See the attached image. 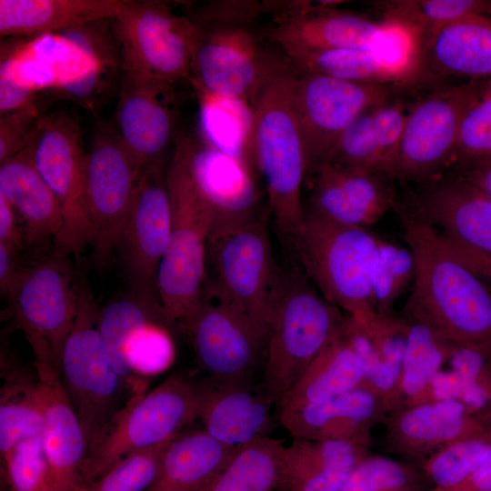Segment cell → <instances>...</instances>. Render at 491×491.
Returning a JSON list of instances; mask_svg holds the SVG:
<instances>
[{
	"instance_id": "29",
	"label": "cell",
	"mask_w": 491,
	"mask_h": 491,
	"mask_svg": "<svg viewBox=\"0 0 491 491\" xmlns=\"http://www.w3.org/2000/svg\"><path fill=\"white\" fill-rule=\"evenodd\" d=\"M420 63L425 74L491 78V18L470 15L422 36Z\"/></svg>"
},
{
	"instance_id": "4",
	"label": "cell",
	"mask_w": 491,
	"mask_h": 491,
	"mask_svg": "<svg viewBox=\"0 0 491 491\" xmlns=\"http://www.w3.org/2000/svg\"><path fill=\"white\" fill-rule=\"evenodd\" d=\"M382 238L368 228L305 215L294 238L299 266L317 291L362 326L376 316L373 272Z\"/></svg>"
},
{
	"instance_id": "55",
	"label": "cell",
	"mask_w": 491,
	"mask_h": 491,
	"mask_svg": "<svg viewBox=\"0 0 491 491\" xmlns=\"http://www.w3.org/2000/svg\"><path fill=\"white\" fill-rule=\"evenodd\" d=\"M427 491H491V451L480 466L462 484L448 489Z\"/></svg>"
},
{
	"instance_id": "14",
	"label": "cell",
	"mask_w": 491,
	"mask_h": 491,
	"mask_svg": "<svg viewBox=\"0 0 491 491\" xmlns=\"http://www.w3.org/2000/svg\"><path fill=\"white\" fill-rule=\"evenodd\" d=\"M486 81L439 86L414 102L394 161L392 180L431 182L452 165L462 120Z\"/></svg>"
},
{
	"instance_id": "22",
	"label": "cell",
	"mask_w": 491,
	"mask_h": 491,
	"mask_svg": "<svg viewBox=\"0 0 491 491\" xmlns=\"http://www.w3.org/2000/svg\"><path fill=\"white\" fill-rule=\"evenodd\" d=\"M388 176L321 163L307 175L305 215L368 228L399 203Z\"/></svg>"
},
{
	"instance_id": "28",
	"label": "cell",
	"mask_w": 491,
	"mask_h": 491,
	"mask_svg": "<svg viewBox=\"0 0 491 491\" xmlns=\"http://www.w3.org/2000/svg\"><path fill=\"white\" fill-rule=\"evenodd\" d=\"M284 59L296 73L366 84H414L425 73L418 55L391 49L292 50Z\"/></svg>"
},
{
	"instance_id": "46",
	"label": "cell",
	"mask_w": 491,
	"mask_h": 491,
	"mask_svg": "<svg viewBox=\"0 0 491 491\" xmlns=\"http://www.w3.org/2000/svg\"><path fill=\"white\" fill-rule=\"evenodd\" d=\"M172 440L127 455L83 491H146L157 477L163 454Z\"/></svg>"
},
{
	"instance_id": "18",
	"label": "cell",
	"mask_w": 491,
	"mask_h": 491,
	"mask_svg": "<svg viewBox=\"0 0 491 491\" xmlns=\"http://www.w3.org/2000/svg\"><path fill=\"white\" fill-rule=\"evenodd\" d=\"M174 151L209 206L211 235L245 226L270 212L258 186L257 171L215 149L201 136L179 134Z\"/></svg>"
},
{
	"instance_id": "34",
	"label": "cell",
	"mask_w": 491,
	"mask_h": 491,
	"mask_svg": "<svg viewBox=\"0 0 491 491\" xmlns=\"http://www.w3.org/2000/svg\"><path fill=\"white\" fill-rule=\"evenodd\" d=\"M236 447L216 440L203 428L185 430L166 446L157 477L146 491H200Z\"/></svg>"
},
{
	"instance_id": "19",
	"label": "cell",
	"mask_w": 491,
	"mask_h": 491,
	"mask_svg": "<svg viewBox=\"0 0 491 491\" xmlns=\"http://www.w3.org/2000/svg\"><path fill=\"white\" fill-rule=\"evenodd\" d=\"M168 160L143 170L118 245L128 291L160 302L157 276L172 226Z\"/></svg>"
},
{
	"instance_id": "52",
	"label": "cell",
	"mask_w": 491,
	"mask_h": 491,
	"mask_svg": "<svg viewBox=\"0 0 491 491\" xmlns=\"http://www.w3.org/2000/svg\"><path fill=\"white\" fill-rule=\"evenodd\" d=\"M440 235L448 250L491 288V254L474 250Z\"/></svg>"
},
{
	"instance_id": "48",
	"label": "cell",
	"mask_w": 491,
	"mask_h": 491,
	"mask_svg": "<svg viewBox=\"0 0 491 491\" xmlns=\"http://www.w3.org/2000/svg\"><path fill=\"white\" fill-rule=\"evenodd\" d=\"M1 463L9 491H53L40 436L18 444Z\"/></svg>"
},
{
	"instance_id": "3",
	"label": "cell",
	"mask_w": 491,
	"mask_h": 491,
	"mask_svg": "<svg viewBox=\"0 0 491 491\" xmlns=\"http://www.w3.org/2000/svg\"><path fill=\"white\" fill-rule=\"evenodd\" d=\"M112 20L31 37L3 56L4 64L18 84L36 94L55 92L95 109L112 76L123 75Z\"/></svg>"
},
{
	"instance_id": "10",
	"label": "cell",
	"mask_w": 491,
	"mask_h": 491,
	"mask_svg": "<svg viewBox=\"0 0 491 491\" xmlns=\"http://www.w3.org/2000/svg\"><path fill=\"white\" fill-rule=\"evenodd\" d=\"M197 419L194 384L172 375L159 386L135 396L113 418L88 451L82 491L129 454L166 443Z\"/></svg>"
},
{
	"instance_id": "16",
	"label": "cell",
	"mask_w": 491,
	"mask_h": 491,
	"mask_svg": "<svg viewBox=\"0 0 491 491\" xmlns=\"http://www.w3.org/2000/svg\"><path fill=\"white\" fill-rule=\"evenodd\" d=\"M404 85L358 83L295 72L292 98L306 145V175L360 115L396 95Z\"/></svg>"
},
{
	"instance_id": "30",
	"label": "cell",
	"mask_w": 491,
	"mask_h": 491,
	"mask_svg": "<svg viewBox=\"0 0 491 491\" xmlns=\"http://www.w3.org/2000/svg\"><path fill=\"white\" fill-rule=\"evenodd\" d=\"M371 444L293 438L282 453L279 491H337Z\"/></svg>"
},
{
	"instance_id": "43",
	"label": "cell",
	"mask_w": 491,
	"mask_h": 491,
	"mask_svg": "<svg viewBox=\"0 0 491 491\" xmlns=\"http://www.w3.org/2000/svg\"><path fill=\"white\" fill-rule=\"evenodd\" d=\"M420 467L379 455H367L337 491H427Z\"/></svg>"
},
{
	"instance_id": "5",
	"label": "cell",
	"mask_w": 491,
	"mask_h": 491,
	"mask_svg": "<svg viewBox=\"0 0 491 491\" xmlns=\"http://www.w3.org/2000/svg\"><path fill=\"white\" fill-rule=\"evenodd\" d=\"M346 314L328 302L300 267L283 271L266 340L264 386L276 402L343 332Z\"/></svg>"
},
{
	"instance_id": "24",
	"label": "cell",
	"mask_w": 491,
	"mask_h": 491,
	"mask_svg": "<svg viewBox=\"0 0 491 491\" xmlns=\"http://www.w3.org/2000/svg\"><path fill=\"white\" fill-rule=\"evenodd\" d=\"M406 208L443 236L491 254V199L458 174L431 181Z\"/></svg>"
},
{
	"instance_id": "42",
	"label": "cell",
	"mask_w": 491,
	"mask_h": 491,
	"mask_svg": "<svg viewBox=\"0 0 491 491\" xmlns=\"http://www.w3.org/2000/svg\"><path fill=\"white\" fill-rule=\"evenodd\" d=\"M491 451V425L423 460L420 466L430 489H448L466 481Z\"/></svg>"
},
{
	"instance_id": "20",
	"label": "cell",
	"mask_w": 491,
	"mask_h": 491,
	"mask_svg": "<svg viewBox=\"0 0 491 491\" xmlns=\"http://www.w3.org/2000/svg\"><path fill=\"white\" fill-rule=\"evenodd\" d=\"M195 25L194 89L252 103L277 58L263 51L249 27Z\"/></svg>"
},
{
	"instance_id": "31",
	"label": "cell",
	"mask_w": 491,
	"mask_h": 491,
	"mask_svg": "<svg viewBox=\"0 0 491 491\" xmlns=\"http://www.w3.org/2000/svg\"><path fill=\"white\" fill-rule=\"evenodd\" d=\"M43 387L45 425L40 440L51 486L53 491H82L88 455L85 432L60 379Z\"/></svg>"
},
{
	"instance_id": "21",
	"label": "cell",
	"mask_w": 491,
	"mask_h": 491,
	"mask_svg": "<svg viewBox=\"0 0 491 491\" xmlns=\"http://www.w3.org/2000/svg\"><path fill=\"white\" fill-rule=\"evenodd\" d=\"M113 124L143 170L168 160L179 135L175 85L123 72Z\"/></svg>"
},
{
	"instance_id": "56",
	"label": "cell",
	"mask_w": 491,
	"mask_h": 491,
	"mask_svg": "<svg viewBox=\"0 0 491 491\" xmlns=\"http://www.w3.org/2000/svg\"><path fill=\"white\" fill-rule=\"evenodd\" d=\"M457 174L491 199V162L458 170Z\"/></svg>"
},
{
	"instance_id": "50",
	"label": "cell",
	"mask_w": 491,
	"mask_h": 491,
	"mask_svg": "<svg viewBox=\"0 0 491 491\" xmlns=\"http://www.w3.org/2000/svg\"><path fill=\"white\" fill-rule=\"evenodd\" d=\"M43 114L33 105L0 115V163L30 146Z\"/></svg>"
},
{
	"instance_id": "40",
	"label": "cell",
	"mask_w": 491,
	"mask_h": 491,
	"mask_svg": "<svg viewBox=\"0 0 491 491\" xmlns=\"http://www.w3.org/2000/svg\"><path fill=\"white\" fill-rule=\"evenodd\" d=\"M408 325L401 375V406L416 401L442 371L452 349V343L430 327L419 323Z\"/></svg>"
},
{
	"instance_id": "37",
	"label": "cell",
	"mask_w": 491,
	"mask_h": 491,
	"mask_svg": "<svg viewBox=\"0 0 491 491\" xmlns=\"http://www.w3.org/2000/svg\"><path fill=\"white\" fill-rule=\"evenodd\" d=\"M175 321L160 301L130 291L99 309L97 329L112 366L126 386L137 382L126 359L130 336L148 324L167 328Z\"/></svg>"
},
{
	"instance_id": "12",
	"label": "cell",
	"mask_w": 491,
	"mask_h": 491,
	"mask_svg": "<svg viewBox=\"0 0 491 491\" xmlns=\"http://www.w3.org/2000/svg\"><path fill=\"white\" fill-rule=\"evenodd\" d=\"M142 172L114 124L97 122L86 147L85 182L88 246L97 266L118 247Z\"/></svg>"
},
{
	"instance_id": "25",
	"label": "cell",
	"mask_w": 491,
	"mask_h": 491,
	"mask_svg": "<svg viewBox=\"0 0 491 491\" xmlns=\"http://www.w3.org/2000/svg\"><path fill=\"white\" fill-rule=\"evenodd\" d=\"M388 414L382 398L360 386L334 398L279 409V422L293 438L371 444V430Z\"/></svg>"
},
{
	"instance_id": "39",
	"label": "cell",
	"mask_w": 491,
	"mask_h": 491,
	"mask_svg": "<svg viewBox=\"0 0 491 491\" xmlns=\"http://www.w3.org/2000/svg\"><path fill=\"white\" fill-rule=\"evenodd\" d=\"M45 425L43 385L9 378L1 389L0 454L5 456L21 442L41 436Z\"/></svg>"
},
{
	"instance_id": "57",
	"label": "cell",
	"mask_w": 491,
	"mask_h": 491,
	"mask_svg": "<svg viewBox=\"0 0 491 491\" xmlns=\"http://www.w3.org/2000/svg\"><path fill=\"white\" fill-rule=\"evenodd\" d=\"M488 15V17L491 18V1H488L486 13Z\"/></svg>"
},
{
	"instance_id": "26",
	"label": "cell",
	"mask_w": 491,
	"mask_h": 491,
	"mask_svg": "<svg viewBox=\"0 0 491 491\" xmlns=\"http://www.w3.org/2000/svg\"><path fill=\"white\" fill-rule=\"evenodd\" d=\"M412 105L396 95L369 108L338 136L319 164L381 174L391 179L394 161Z\"/></svg>"
},
{
	"instance_id": "36",
	"label": "cell",
	"mask_w": 491,
	"mask_h": 491,
	"mask_svg": "<svg viewBox=\"0 0 491 491\" xmlns=\"http://www.w3.org/2000/svg\"><path fill=\"white\" fill-rule=\"evenodd\" d=\"M363 381L362 363L341 334L312 361L277 402L278 406L280 409L323 402L362 386Z\"/></svg>"
},
{
	"instance_id": "47",
	"label": "cell",
	"mask_w": 491,
	"mask_h": 491,
	"mask_svg": "<svg viewBox=\"0 0 491 491\" xmlns=\"http://www.w3.org/2000/svg\"><path fill=\"white\" fill-rule=\"evenodd\" d=\"M293 1H220L188 8L186 14L197 25L205 26H246L254 20L274 15V18L288 14Z\"/></svg>"
},
{
	"instance_id": "8",
	"label": "cell",
	"mask_w": 491,
	"mask_h": 491,
	"mask_svg": "<svg viewBox=\"0 0 491 491\" xmlns=\"http://www.w3.org/2000/svg\"><path fill=\"white\" fill-rule=\"evenodd\" d=\"M172 226L159 266L157 286L164 307L184 326L195 312L205 282V255L213 216L185 164L173 150L167 165Z\"/></svg>"
},
{
	"instance_id": "6",
	"label": "cell",
	"mask_w": 491,
	"mask_h": 491,
	"mask_svg": "<svg viewBox=\"0 0 491 491\" xmlns=\"http://www.w3.org/2000/svg\"><path fill=\"white\" fill-rule=\"evenodd\" d=\"M57 252L25 266L7 300L13 320L35 356L38 381L60 379L65 341L78 307V276Z\"/></svg>"
},
{
	"instance_id": "11",
	"label": "cell",
	"mask_w": 491,
	"mask_h": 491,
	"mask_svg": "<svg viewBox=\"0 0 491 491\" xmlns=\"http://www.w3.org/2000/svg\"><path fill=\"white\" fill-rule=\"evenodd\" d=\"M112 30L123 72L173 85L190 82L197 32L185 12L164 1L124 0Z\"/></svg>"
},
{
	"instance_id": "13",
	"label": "cell",
	"mask_w": 491,
	"mask_h": 491,
	"mask_svg": "<svg viewBox=\"0 0 491 491\" xmlns=\"http://www.w3.org/2000/svg\"><path fill=\"white\" fill-rule=\"evenodd\" d=\"M29 151L62 212L64 227L57 249L79 257L88 246L89 223L85 195L86 148L77 115L67 108L44 113Z\"/></svg>"
},
{
	"instance_id": "51",
	"label": "cell",
	"mask_w": 491,
	"mask_h": 491,
	"mask_svg": "<svg viewBox=\"0 0 491 491\" xmlns=\"http://www.w3.org/2000/svg\"><path fill=\"white\" fill-rule=\"evenodd\" d=\"M37 95L0 68V115L36 105Z\"/></svg>"
},
{
	"instance_id": "2",
	"label": "cell",
	"mask_w": 491,
	"mask_h": 491,
	"mask_svg": "<svg viewBox=\"0 0 491 491\" xmlns=\"http://www.w3.org/2000/svg\"><path fill=\"white\" fill-rule=\"evenodd\" d=\"M294 70L276 59L252 104L255 157L266 200L283 239L292 244L303 225L307 151L294 106Z\"/></svg>"
},
{
	"instance_id": "35",
	"label": "cell",
	"mask_w": 491,
	"mask_h": 491,
	"mask_svg": "<svg viewBox=\"0 0 491 491\" xmlns=\"http://www.w3.org/2000/svg\"><path fill=\"white\" fill-rule=\"evenodd\" d=\"M195 92L199 106L201 137L219 152L241 160L257 171L253 104L246 99L198 89Z\"/></svg>"
},
{
	"instance_id": "33",
	"label": "cell",
	"mask_w": 491,
	"mask_h": 491,
	"mask_svg": "<svg viewBox=\"0 0 491 491\" xmlns=\"http://www.w3.org/2000/svg\"><path fill=\"white\" fill-rule=\"evenodd\" d=\"M124 0H0V36L27 38L112 18Z\"/></svg>"
},
{
	"instance_id": "27",
	"label": "cell",
	"mask_w": 491,
	"mask_h": 491,
	"mask_svg": "<svg viewBox=\"0 0 491 491\" xmlns=\"http://www.w3.org/2000/svg\"><path fill=\"white\" fill-rule=\"evenodd\" d=\"M197 419L216 440L239 446L268 436L274 427L269 395H260L251 386L221 384L206 379L194 385Z\"/></svg>"
},
{
	"instance_id": "44",
	"label": "cell",
	"mask_w": 491,
	"mask_h": 491,
	"mask_svg": "<svg viewBox=\"0 0 491 491\" xmlns=\"http://www.w3.org/2000/svg\"><path fill=\"white\" fill-rule=\"evenodd\" d=\"M415 260L411 250L382 238L373 272V300L376 314L394 313L396 301L413 284Z\"/></svg>"
},
{
	"instance_id": "49",
	"label": "cell",
	"mask_w": 491,
	"mask_h": 491,
	"mask_svg": "<svg viewBox=\"0 0 491 491\" xmlns=\"http://www.w3.org/2000/svg\"><path fill=\"white\" fill-rule=\"evenodd\" d=\"M125 353L129 366L136 376L159 371L172 356L166 327L155 323L142 326L128 339Z\"/></svg>"
},
{
	"instance_id": "1",
	"label": "cell",
	"mask_w": 491,
	"mask_h": 491,
	"mask_svg": "<svg viewBox=\"0 0 491 491\" xmlns=\"http://www.w3.org/2000/svg\"><path fill=\"white\" fill-rule=\"evenodd\" d=\"M396 212L415 260L403 318L430 327L452 344L491 354V288L448 250L436 228L403 205Z\"/></svg>"
},
{
	"instance_id": "23",
	"label": "cell",
	"mask_w": 491,
	"mask_h": 491,
	"mask_svg": "<svg viewBox=\"0 0 491 491\" xmlns=\"http://www.w3.org/2000/svg\"><path fill=\"white\" fill-rule=\"evenodd\" d=\"M385 443L394 454L424 460L460 439L477 434L491 420L474 415L466 406L452 400L405 405L388 413Z\"/></svg>"
},
{
	"instance_id": "41",
	"label": "cell",
	"mask_w": 491,
	"mask_h": 491,
	"mask_svg": "<svg viewBox=\"0 0 491 491\" xmlns=\"http://www.w3.org/2000/svg\"><path fill=\"white\" fill-rule=\"evenodd\" d=\"M488 1L483 0H383L372 1L383 20L406 25L424 36L447 24L485 15Z\"/></svg>"
},
{
	"instance_id": "54",
	"label": "cell",
	"mask_w": 491,
	"mask_h": 491,
	"mask_svg": "<svg viewBox=\"0 0 491 491\" xmlns=\"http://www.w3.org/2000/svg\"><path fill=\"white\" fill-rule=\"evenodd\" d=\"M16 215L11 204L0 195V242L22 249L25 232L19 228Z\"/></svg>"
},
{
	"instance_id": "7",
	"label": "cell",
	"mask_w": 491,
	"mask_h": 491,
	"mask_svg": "<svg viewBox=\"0 0 491 491\" xmlns=\"http://www.w3.org/2000/svg\"><path fill=\"white\" fill-rule=\"evenodd\" d=\"M269 217L270 212L210 235L205 255V280L244 315L265 349L283 276L272 250Z\"/></svg>"
},
{
	"instance_id": "38",
	"label": "cell",
	"mask_w": 491,
	"mask_h": 491,
	"mask_svg": "<svg viewBox=\"0 0 491 491\" xmlns=\"http://www.w3.org/2000/svg\"><path fill=\"white\" fill-rule=\"evenodd\" d=\"M283 440L268 436L236 447L222 470L200 491H279Z\"/></svg>"
},
{
	"instance_id": "45",
	"label": "cell",
	"mask_w": 491,
	"mask_h": 491,
	"mask_svg": "<svg viewBox=\"0 0 491 491\" xmlns=\"http://www.w3.org/2000/svg\"><path fill=\"white\" fill-rule=\"evenodd\" d=\"M487 162H491V78L462 120L452 165L461 170Z\"/></svg>"
},
{
	"instance_id": "15",
	"label": "cell",
	"mask_w": 491,
	"mask_h": 491,
	"mask_svg": "<svg viewBox=\"0 0 491 491\" xmlns=\"http://www.w3.org/2000/svg\"><path fill=\"white\" fill-rule=\"evenodd\" d=\"M342 1H318L311 10L275 19L268 40L292 50L391 49L419 55L420 35L401 24L337 8Z\"/></svg>"
},
{
	"instance_id": "32",
	"label": "cell",
	"mask_w": 491,
	"mask_h": 491,
	"mask_svg": "<svg viewBox=\"0 0 491 491\" xmlns=\"http://www.w3.org/2000/svg\"><path fill=\"white\" fill-rule=\"evenodd\" d=\"M0 195L23 221L25 242L40 245L59 240L64 227L60 206L36 170L29 147L0 163Z\"/></svg>"
},
{
	"instance_id": "9",
	"label": "cell",
	"mask_w": 491,
	"mask_h": 491,
	"mask_svg": "<svg viewBox=\"0 0 491 491\" xmlns=\"http://www.w3.org/2000/svg\"><path fill=\"white\" fill-rule=\"evenodd\" d=\"M98 307L83 271L78 275L77 313L65 341L60 382L76 414L88 451L115 416L126 385L112 366L97 329Z\"/></svg>"
},
{
	"instance_id": "53",
	"label": "cell",
	"mask_w": 491,
	"mask_h": 491,
	"mask_svg": "<svg viewBox=\"0 0 491 491\" xmlns=\"http://www.w3.org/2000/svg\"><path fill=\"white\" fill-rule=\"evenodd\" d=\"M20 251L13 246L0 242V291L8 298L25 266L20 262Z\"/></svg>"
},
{
	"instance_id": "17",
	"label": "cell",
	"mask_w": 491,
	"mask_h": 491,
	"mask_svg": "<svg viewBox=\"0 0 491 491\" xmlns=\"http://www.w3.org/2000/svg\"><path fill=\"white\" fill-rule=\"evenodd\" d=\"M185 328L191 336L197 364L208 379L226 385H252L265 347L244 315L207 280Z\"/></svg>"
}]
</instances>
